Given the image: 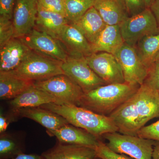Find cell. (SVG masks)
<instances>
[{
  "instance_id": "41",
  "label": "cell",
  "mask_w": 159,
  "mask_h": 159,
  "mask_svg": "<svg viewBox=\"0 0 159 159\" xmlns=\"http://www.w3.org/2000/svg\"><path fill=\"white\" fill-rule=\"evenodd\" d=\"M100 159L99 158L97 157V158H96V159Z\"/></svg>"
},
{
  "instance_id": "20",
  "label": "cell",
  "mask_w": 159,
  "mask_h": 159,
  "mask_svg": "<svg viewBox=\"0 0 159 159\" xmlns=\"http://www.w3.org/2000/svg\"><path fill=\"white\" fill-rule=\"evenodd\" d=\"M42 157L44 159H95L97 157L94 148L61 143L43 153Z\"/></svg>"
},
{
  "instance_id": "35",
  "label": "cell",
  "mask_w": 159,
  "mask_h": 159,
  "mask_svg": "<svg viewBox=\"0 0 159 159\" xmlns=\"http://www.w3.org/2000/svg\"><path fill=\"white\" fill-rule=\"evenodd\" d=\"M149 9L154 16L159 28V0H154Z\"/></svg>"
},
{
  "instance_id": "23",
  "label": "cell",
  "mask_w": 159,
  "mask_h": 159,
  "mask_svg": "<svg viewBox=\"0 0 159 159\" xmlns=\"http://www.w3.org/2000/svg\"><path fill=\"white\" fill-rule=\"evenodd\" d=\"M66 18L62 15L48 11L38 6L35 29L57 39L65 26L69 24Z\"/></svg>"
},
{
  "instance_id": "1",
  "label": "cell",
  "mask_w": 159,
  "mask_h": 159,
  "mask_svg": "<svg viewBox=\"0 0 159 159\" xmlns=\"http://www.w3.org/2000/svg\"><path fill=\"white\" fill-rule=\"evenodd\" d=\"M140 87L126 82L101 86L84 93L77 106L108 116L136 93Z\"/></svg>"
},
{
  "instance_id": "26",
  "label": "cell",
  "mask_w": 159,
  "mask_h": 159,
  "mask_svg": "<svg viewBox=\"0 0 159 159\" xmlns=\"http://www.w3.org/2000/svg\"><path fill=\"white\" fill-rule=\"evenodd\" d=\"M96 0H65L66 17L70 24L78 20L93 7Z\"/></svg>"
},
{
  "instance_id": "37",
  "label": "cell",
  "mask_w": 159,
  "mask_h": 159,
  "mask_svg": "<svg viewBox=\"0 0 159 159\" xmlns=\"http://www.w3.org/2000/svg\"><path fill=\"white\" fill-rule=\"evenodd\" d=\"M11 159H44L43 158L40 156L34 154H26L24 153H22L18 155L16 157Z\"/></svg>"
},
{
  "instance_id": "4",
  "label": "cell",
  "mask_w": 159,
  "mask_h": 159,
  "mask_svg": "<svg viewBox=\"0 0 159 159\" xmlns=\"http://www.w3.org/2000/svg\"><path fill=\"white\" fill-rule=\"evenodd\" d=\"M62 63L31 50L13 71L25 79L39 81L64 74L61 68Z\"/></svg>"
},
{
  "instance_id": "5",
  "label": "cell",
  "mask_w": 159,
  "mask_h": 159,
  "mask_svg": "<svg viewBox=\"0 0 159 159\" xmlns=\"http://www.w3.org/2000/svg\"><path fill=\"white\" fill-rule=\"evenodd\" d=\"M119 26L124 43L134 48L143 38L159 33L156 19L149 8L129 17Z\"/></svg>"
},
{
  "instance_id": "8",
  "label": "cell",
  "mask_w": 159,
  "mask_h": 159,
  "mask_svg": "<svg viewBox=\"0 0 159 159\" xmlns=\"http://www.w3.org/2000/svg\"><path fill=\"white\" fill-rule=\"evenodd\" d=\"M20 39L32 51L52 59L63 62L69 57L59 40L35 28Z\"/></svg>"
},
{
  "instance_id": "36",
  "label": "cell",
  "mask_w": 159,
  "mask_h": 159,
  "mask_svg": "<svg viewBox=\"0 0 159 159\" xmlns=\"http://www.w3.org/2000/svg\"><path fill=\"white\" fill-rule=\"evenodd\" d=\"M9 124V119L1 113L0 115V133L1 134L6 131Z\"/></svg>"
},
{
  "instance_id": "15",
  "label": "cell",
  "mask_w": 159,
  "mask_h": 159,
  "mask_svg": "<svg viewBox=\"0 0 159 159\" xmlns=\"http://www.w3.org/2000/svg\"><path fill=\"white\" fill-rule=\"evenodd\" d=\"M31 51L20 38H13L0 48V71L15 70Z\"/></svg>"
},
{
  "instance_id": "38",
  "label": "cell",
  "mask_w": 159,
  "mask_h": 159,
  "mask_svg": "<svg viewBox=\"0 0 159 159\" xmlns=\"http://www.w3.org/2000/svg\"><path fill=\"white\" fill-rule=\"evenodd\" d=\"M152 159H159V143L156 142L154 146L153 153L152 156Z\"/></svg>"
},
{
  "instance_id": "29",
  "label": "cell",
  "mask_w": 159,
  "mask_h": 159,
  "mask_svg": "<svg viewBox=\"0 0 159 159\" xmlns=\"http://www.w3.org/2000/svg\"><path fill=\"white\" fill-rule=\"evenodd\" d=\"M95 150L97 157L100 159H134L126 155L114 152L100 140Z\"/></svg>"
},
{
  "instance_id": "9",
  "label": "cell",
  "mask_w": 159,
  "mask_h": 159,
  "mask_svg": "<svg viewBox=\"0 0 159 159\" xmlns=\"http://www.w3.org/2000/svg\"><path fill=\"white\" fill-rule=\"evenodd\" d=\"M115 56L121 66L125 82L142 85L148 70L139 58L135 48L124 43Z\"/></svg>"
},
{
  "instance_id": "11",
  "label": "cell",
  "mask_w": 159,
  "mask_h": 159,
  "mask_svg": "<svg viewBox=\"0 0 159 159\" xmlns=\"http://www.w3.org/2000/svg\"><path fill=\"white\" fill-rule=\"evenodd\" d=\"M38 4V0H16L12 18L14 38L24 37L34 29Z\"/></svg>"
},
{
  "instance_id": "13",
  "label": "cell",
  "mask_w": 159,
  "mask_h": 159,
  "mask_svg": "<svg viewBox=\"0 0 159 159\" xmlns=\"http://www.w3.org/2000/svg\"><path fill=\"white\" fill-rule=\"evenodd\" d=\"M135 98L139 128L141 129L151 119L159 117V95L157 91L143 84L139 87Z\"/></svg>"
},
{
  "instance_id": "21",
  "label": "cell",
  "mask_w": 159,
  "mask_h": 159,
  "mask_svg": "<svg viewBox=\"0 0 159 159\" xmlns=\"http://www.w3.org/2000/svg\"><path fill=\"white\" fill-rule=\"evenodd\" d=\"M93 7L108 25H120L129 17L122 0H96Z\"/></svg>"
},
{
  "instance_id": "22",
  "label": "cell",
  "mask_w": 159,
  "mask_h": 159,
  "mask_svg": "<svg viewBox=\"0 0 159 159\" xmlns=\"http://www.w3.org/2000/svg\"><path fill=\"white\" fill-rule=\"evenodd\" d=\"M34 82L20 77L13 71H0V98L14 99L33 85Z\"/></svg>"
},
{
  "instance_id": "19",
  "label": "cell",
  "mask_w": 159,
  "mask_h": 159,
  "mask_svg": "<svg viewBox=\"0 0 159 159\" xmlns=\"http://www.w3.org/2000/svg\"><path fill=\"white\" fill-rule=\"evenodd\" d=\"M124 43L120 26L107 25L91 47L93 53L104 52L115 55Z\"/></svg>"
},
{
  "instance_id": "30",
  "label": "cell",
  "mask_w": 159,
  "mask_h": 159,
  "mask_svg": "<svg viewBox=\"0 0 159 159\" xmlns=\"http://www.w3.org/2000/svg\"><path fill=\"white\" fill-rule=\"evenodd\" d=\"M38 6L45 10L59 13L66 17L65 0H38Z\"/></svg>"
},
{
  "instance_id": "33",
  "label": "cell",
  "mask_w": 159,
  "mask_h": 159,
  "mask_svg": "<svg viewBox=\"0 0 159 159\" xmlns=\"http://www.w3.org/2000/svg\"><path fill=\"white\" fill-rule=\"evenodd\" d=\"M129 17L139 14L146 9L144 0H122Z\"/></svg>"
},
{
  "instance_id": "25",
  "label": "cell",
  "mask_w": 159,
  "mask_h": 159,
  "mask_svg": "<svg viewBox=\"0 0 159 159\" xmlns=\"http://www.w3.org/2000/svg\"><path fill=\"white\" fill-rule=\"evenodd\" d=\"M134 48L139 58L149 71L159 53V33L143 38Z\"/></svg>"
},
{
  "instance_id": "24",
  "label": "cell",
  "mask_w": 159,
  "mask_h": 159,
  "mask_svg": "<svg viewBox=\"0 0 159 159\" xmlns=\"http://www.w3.org/2000/svg\"><path fill=\"white\" fill-rule=\"evenodd\" d=\"M91 44L93 43L105 28L106 24L94 7L89 9L74 23Z\"/></svg>"
},
{
  "instance_id": "2",
  "label": "cell",
  "mask_w": 159,
  "mask_h": 159,
  "mask_svg": "<svg viewBox=\"0 0 159 159\" xmlns=\"http://www.w3.org/2000/svg\"><path fill=\"white\" fill-rule=\"evenodd\" d=\"M40 107L58 114L69 124L82 129L98 139L105 134L119 132L109 117L96 113L82 107L66 103H50Z\"/></svg>"
},
{
  "instance_id": "6",
  "label": "cell",
  "mask_w": 159,
  "mask_h": 159,
  "mask_svg": "<svg viewBox=\"0 0 159 159\" xmlns=\"http://www.w3.org/2000/svg\"><path fill=\"white\" fill-rule=\"evenodd\" d=\"M34 85L56 98L61 104L78 105L84 93L82 89L65 74L34 81Z\"/></svg>"
},
{
  "instance_id": "3",
  "label": "cell",
  "mask_w": 159,
  "mask_h": 159,
  "mask_svg": "<svg viewBox=\"0 0 159 159\" xmlns=\"http://www.w3.org/2000/svg\"><path fill=\"white\" fill-rule=\"evenodd\" d=\"M107 141L106 145L117 153L123 154L134 159H152L155 141L117 132L102 136Z\"/></svg>"
},
{
  "instance_id": "14",
  "label": "cell",
  "mask_w": 159,
  "mask_h": 159,
  "mask_svg": "<svg viewBox=\"0 0 159 159\" xmlns=\"http://www.w3.org/2000/svg\"><path fill=\"white\" fill-rule=\"evenodd\" d=\"M135 95L108 116L121 134L138 136V132L140 129Z\"/></svg>"
},
{
  "instance_id": "17",
  "label": "cell",
  "mask_w": 159,
  "mask_h": 159,
  "mask_svg": "<svg viewBox=\"0 0 159 159\" xmlns=\"http://www.w3.org/2000/svg\"><path fill=\"white\" fill-rule=\"evenodd\" d=\"M13 112L20 116L34 120L48 131L56 130L69 124L63 117L40 107L20 109Z\"/></svg>"
},
{
  "instance_id": "7",
  "label": "cell",
  "mask_w": 159,
  "mask_h": 159,
  "mask_svg": "<svg viewBox=\"0 0 159 159\" xmlns=\"http://www.w3.org/2000/svg\"><path fill=\"white\" fill-rule=\"evenodd\" d=\"M61 68L64 74L76 83L84 93L107 84L90 67L85 57L69 56L62 63Z\"/></svg>"
},
{
  "instance_id": "12",
  "label": "cell",
  "mask_w": 159,
  "mask_h": 159,
  "mask_svg": "<svg viewBox=\"0 0 159 159\" xmlns=\"http://www.w3.org/2000/svg\"><path fill=\"white\" fill-rule=\"evenodd\" d=\"M57 39L62 44L69 56L86 57L93 54L91 44L74 24L66 25Z\"/></svg>"
},
{
  "instance_id": "32",
  "label": "cell",
  "mask_w": 159,
  "mask_h": 159,
  "mask_svg": "<svg viewBox=\"0 0 159 159\" xmlns=\"http://www.w3.org/2000/svg\"><path fill=\"white\" fill-rule=\"evenodd\" d=\"M144 84L153 90H159V62H155L151 67Z\"/></svg>"
},
{
  "instance_id": "31",
  "label": "cell",
  "mask_w": 159,
  "mask_h": 159,
  "mask_svg": "<svg viewBox=\"0 0 159 159\" xmlns=\"http://www.w3.org/2000/svg\"><path fill=\"white\" fill-rule=\"evenodd\" d=\"M138 136L159 143V120L150 125L143 126L138 132Z\"/></svg>"
},
{
  "instance_id": "34",
  "label": "cell",
  "mask_w": 159,
  "mask_h": 159,
  "mask_svg": "<svg viewBox=\"0 0 159 159\" xmlns=\"http://www.w3.org/2000/svg\"><path fill=\"white\" fill-rule=\"evenodd\" d=\"M16 0H0V16L12 19Z\"/></svg>"
},
{
  "instance_id": "28",
  "label": "cell",
  "mask_w": 159,
  "mask_h": 159,
  "mask_svg": "<svg viewBox=\"0 0 159 159\" xmlns=\"http://www.w3.org/2000/svg\"><path fill=\"white\" fill-rule=\"evenodd\" d=\"M14 29L12 19L0 16V48L14 38Z\"/></svg>"
},
{
  "instance_id": "27",
  "label": "cell",
  "mask_w": 159,
  "mask_h": 159,
  "mask_svg": "<svg viewBox=\"0 0 159 159\" xmlns=\"http://www.w3.org/2000/svg\"><path fill=\"white\" fill-rule=\"evenodd\" d=\"M23 153L21 145L11 135L2 134L0 137L1 159H12Z\"/></svg>"
},
{
  "instance_id": "18",
  "label": "cell",
  "mask_w": 159,
  "mask_h": 159,
  "mask_svg": "<svg viewBox=\"0 0 159 159\" xmlns=\"http://www.w3.org/2000/svg\"><path fill=\"white\" fill-rule=\"evenodd\" d=\"M50 103L61 104L56 98L44 91L31 85L17 97L11 99L10 107L12 111L28 107H39Z\"/></svg>"
},
{
  "instance_id": "39",
  "label": "cell",
  "mask_w": 159,
  "mask_h": 159,
  "mask_svg": "<svg viewBox=\"0 0 159 159\" xmlns=\"http://www.w3.org/2000/svg\"><path fill=\"white\" fill-rule=\"evenodd\" d=\"M146 8H149L154 0H144Z\"/></svg>"
},
{
  "instance_id": "42",
  "label": "cell",
  "mask_w": 159,
  "mask_h": 159,
  "mask_svg": "<svg viewBox=\"0 0 159 159\" xmlns=\"http://www.w3.org/2000/svg\"><path fill=\"white\" fill-rule=\"evenodd\" d=\"M159 95V90L158 91H157Z\"/></svg>"
},
{
  "instance_id": "40",
  "label": "cell",
  "mask_w": 159,
  "mask_h": 159,
  "mask_svg": "<svg viewBox=\"0 0 159 159\" xmlns=\"http://www.w3.org/2000/svg\"><path fill=\"white\" fill-rule=\"evenodd\" d=\"M156 62H159V53L158 54L157 56L156 60Z\"/></svg>"
},
{
  "instance_id": "16",
  "label": "cell",
  "mask_w": 159,
  "mask_h": 159,
  "mask_svg": "<svg viewBox=\"0 0 159 159\" xmlns=\"http://www.w3.org/2000/svg\"><path fill=\"white\" fill-rule=\"evenodd\" d=\"M47 132L51 136L56 137L60 143L82 145L95 149L100 140L86 131L70 124L56 130Z\"/></svg>"
},
{
  "instance_id": "10",
  "label": "cell",
  "mask_w": 159,
  "mask_h": 159,
  "mask_svg": "<svg viewBox=\"0 0 159 159\" xmlns=\"http://www.w3.org/2000/svg\"><path fill=\"white\" fill-rule=\"evenodd\" d=\"M85 59L91 69L107 84L125 82L121 66L115 55L97 52L86 57Z\"/></svg>"
}]
</instances>
